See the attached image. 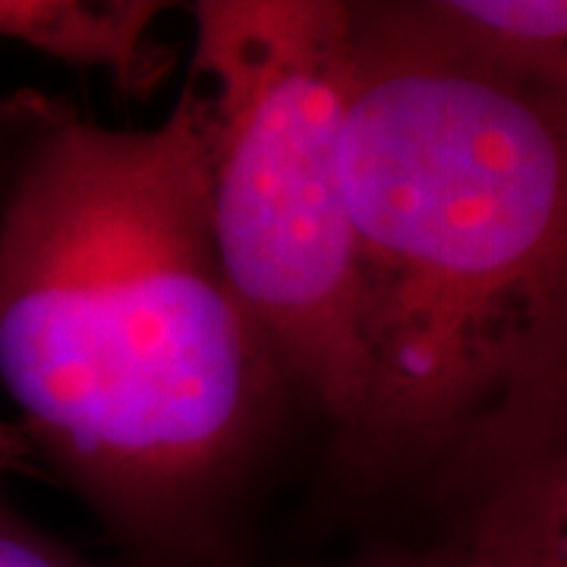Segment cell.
Masks as SVG:
<instances>
[{"label": "cell", "instance_id": "6", "mask_svg": "<svg viewBox=\"0 0 567 567\" xmlns=\"http://www.w3.org/2000/svg\"><path fill=\"white\" fill-rule=\"evenodd\" d=\"M473 44L567 95V0H429Z\"/></svg>", "mask_w": 567, "mask_h": 567}, {"label": "cell", "instance_id": "5", "mask_svg": "<svg viewBox=\"0 0 567 567\" xmlns=\"http://www.w3.org/2000/svg\"><path fill=\"white\" fill-rule=\"evenodd\" d=\"M164 10L155 0H0V39L104 70L123 95L145 99L177 66V51L155 39Z\"/></svg>", "mask_w": 567, "mask_h": 567}, {"label": "cell", "instance_id": "7", "mask_svg": "<svg viewBox=\"0 0 567 567\" xmlns=\"http://www.w3.org/2000/svg\"><path fill=\"white\" fill-rule=\"evenodd\" d=\"M0 567H121L95 565L89 558L76 555L73 548L61 546L58 539L44 536L32 524H25L20 514H13L10 505L0 498ZM123 567H152L140 565Z\"/></svg>", "mask_w": 567, "mask_h": 567}, {"label": "cell", "instance_id": "3", "mask_svg": "<svg viewBox=\"0 0 567 567\" xmlns=\"http://www.w3.org/2000/svg\"><path fill=\"white\" fill-rule=\"evenodd\" d=\"M193 22L218 256L293 394L322 413L338 451L360 413L344 171L353 3L203 0Z\"/></svg>", "mask_w": 567, "mask_h": 567}, {"label": "cell", "instance_id": "1", "mask_svg": "<svg viewBox=\"0 0 567 567\" xmlns=\"http://www.w3.org/2000/svg\"><path fill=\"white\" fill-rule=\"evenodd\" d=\"M0 385L32 447L145 565L221 546L293 388L215 246L193 80L152 130L0 92Z\"/></svg>", "mask_w": 567, "mask_h": 567}, {"label": "cell", "instance_id": "9", "mask_svg": "<svg viewBox=\"0 0 567 567\" xmlns=\"http://www.w3.org/2000/svg\"><path fill=\"white\" fill-rule=\"evenodd\" d=\"M35 447L29 442L25 429L20 423H3L0 420V473L7 470H20L25 464V457L32 454Z\"/></svg>", "mask_w": 567, "mask_h": 567}, {"label": "cell", "instance_id": "4", "mask_svg": "<svg viewBox=\"0 0 567 567\" xmlns=\"http://www.w3.org/2000/svg\"><path fill=\"white\" fill-rule=\"evenodd\" d=\"M435 476L473 567H567V385L514 398Z\"/></svg>", "mask_w": 567, "mask_h": 567}, {"label": "cell", "instance_id": "8", "mask_svg": "<svg viewBox=\"0 0 567 567\" xmlns=\"http://www.w3.org/2000/svg\"><path fill=\"white\" fill-rule=\"evenodd\" d=\"M344 567H473L466 558V551L451 539H442L439 546L423 548V551H382V555H369L363 561H353Z\"/></svg>", "mask_w": 567, "mask_h": 567}, {"label": "cell", "instance_id": "2", "mask_svg": "<svg viewBox=\"0 0 567 567\" xmlns=\"http://www.w3.org/2000/svg\"><path fill=\"white\" fill-rule=\"evenodd\" d=\"M369 480L567 375V95L420 3H353L344 126Z\"/></svg>", "mask_w": 567, "mask_h": 567}, {"label": "cell", "instance_id": "10", "mask_svg": "<svg viewBox=\"0 0 567 567\" xmlns=\"http://www.w3.org/2000/svg\"><path fill=\"white\" fill-rule=\"evenodd\" d=\"M565 382H567V375H565V379H561V382H555V385H565Z\"/></svg>", "mask_w": 567, "mask_h": 567}]
</instances>
